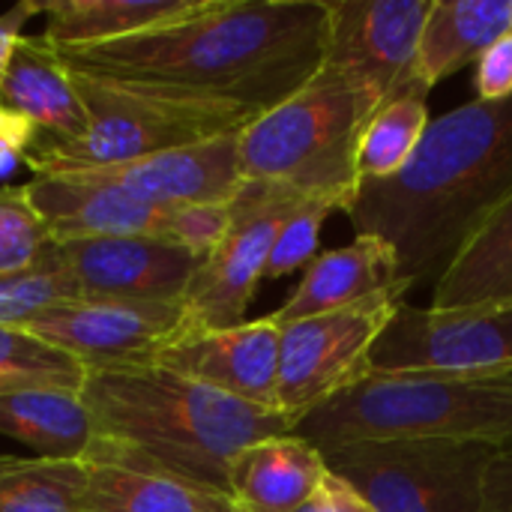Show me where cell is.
Masks as SVG:
<instances>
[{"mask_svg": "<svg viewBox=\"0 0 512 512\" xmlns=\"http://www.w3.org/2000/svg\"><path fill=\"white\" fill-rule=\"evenodd\" d=\"M33 15H42V0H21L0 15V84H3V75L9 69L12 51H15L18 39L24 36V24Z\"/></svg>", "mask_w": 512, "mask_h": 512, "instance_id": "d6a6232c", "label": "cell"}, {"mask_svg": "<svg viewBox=\"0 0 512 512\" xmlns=\"http://www.w3.org/2000/svg\"><path fill=\"white\" fill-rule=\"evenodd\" d=\"M81 396L96 441L87 462L171 474L228 492L231 459L297 426L159 363L87 369Z\"/></svg>", "mask_w": 512, "mask_h": 512, "instance_id": "3957f363", "label": "cell"}, {"mask_svg": "<svg viewBox=\"0 0 512 512\" xmlns=\"http://www.w3.org/2000/svg\"><path fill=\"white\" fill-rule=\"evenodd\" d=\"M0 105L27 117L39 141H72L87 129L75 72L45 36H21L0 84Z\"/></svg>", "mask_w": 512, "mask_h": 512, "instance_id": "ac0fdd59", "label": "cell"}, {"mask_svg": "<svg viewBox=\"0 0 512 512\" xmlns=\"http://www.w3.org/2000/svg\"><path fill=\"white\" fill-rule=\"evenodd\" d=\"M486 512H512V453H498L489 465Z\"/></svg>", "mask_w": 512, "mask_h": 512, "instance_id": "836d02e7", "label": "cell"}, {"mask_svg": "<svg viewBox=\"0 0 512 512\" xmlns=\"http://www.w3.org/2000/svg\"><path fill=\"white\" fill-rule=\"evenodd\" d=\"M327 489H330V498H333V510L336 512H372V507L348 486L342 483L339 477H327Z\"/></svg>", "mask_w": 512, "mask_h": 512, "instance_id": "e575fe53", "label": "cell"}, {"mask_svg": "<svg viewBox=\"0 0 512 512\" xmlns=\"http://www.w3.org/2000/svg\"><path fill=\"white\" fill-rule=\"evenodd\" d=\"M81 297L177 303L201 258L156 237H93L54 243Z\"/></svg>", "mask_w": 512, "mask_h": 512, "instance_id": "5bb4252c", "label": "cell"}, {"mask_svg": "<svg viewBox=\"0 0 512 512\" xmlns=\"http://www.w3.org/2000/svg\"><path fill=\"white\" fill-rule=\"evenodd\" d=\"M0 435L42 459H87L96 426L81 390L0 387Z\"/></svg>", "mask_w": 512, "mask_h": 512, "instance_id": "ffe728a7", "label": "cell"}, {"mask_svg": "<svg viewBox=\"0 0 512 512\" xmlns=\"http://www.w3.org/2000/svg\"><path fill=\"white\" fill-rule=\"evenodd\" d=\"M24 192L54 243L93 237H156L168 243L171 207H150L90 174H48Z\"/></svg>", "mask_w": 512, "mask_h": 512, "instance_id": "2e32d148", "label": "cell"}, {"mask_svg": "<svg viewBox=\"0 0 512 512\" xmlns=\"http://www.w3.org/2000/svg\"><path fill=\"white\" fill-rule=\"evenodd\" d=\"M87 366L24 327L0 324V387L81 390Z\"/></svg>", "mask_w": 512, "mask_h": 512, "instance_id": "4316f807", "label": "cell"}, {"mask_svg": "<svg viewBox=\"0 0 512 512\" xmlns=\"http://www.w3.org/2000/svg\"><path fill=\"white\" fill-rule=\"evenodd\" d=\"M324 66L363 84L381 105L429 99L420 81V42L432 0H327Z\"/></svg>", "mask_w": 512, "mask_h": 512, "instance_id": "30bf717a", "label": "cell"}, {"mask_svg": "<svg viewBox=\"0 0 512 512\" xmlns=\"http://www.w3.org/2000/svg\"><path fill=\"white\" fill-rule=\"evenodd\" d=\"M129 198L150 207H186V204H228L243 186L237 132L219 135L201 144L165 150L138 162L81 171Z\"/></svg>", "mask_w": 512, "mask_h": 512, "instance_id": "9a60e30c", "label": "cell"}, {"mask_svg": "<svg viewBox=\"0 0 512 512\" xmlns=\"http://www.w3.org/2000/svg\"><path fill=\"white\" fill-rule=\"evenodd\" d=\"M381 102L354 78L321 66L294 96L237 132L243 180L282 183L348 213L360 192V141Z\"/></svg>", "mask_w": 512, "mask_h": 512, "instance_id": "5b68a950", "label": "cell"}, {"mask_svg": "<svg viewBox=\"0 0 512 512\" xmlns=\"http://www.w3.org/2000/svg\"><path fill=\"white\" fill-rule=\"evenodd\" d=\"M432 123L426 99H396L375 111L360 141V177L387 180L399 174L417 153Z\"/></svg>", "mask_w": 512, "mask_h": 512, "instance_id": "484cf974", "label": "cell"}, {"mask_svg": "<svg viewBox=\"0 0 512 512\" xmlns=\"http://www.w3.org/2000/svg\"><path fill=\"white\" fill-rule=\"evenodd\" d=\"M330 213H336V207L327 204V201H318V198L303 201L288 216V222L282 225V231L276 237V246L270 252L264 279H282L288 273L306 270L318 258L321 231H324V222L330 219Z\"/></svg>", "mask_w": 512, "mask_h": 512, "instance_id": "f546056e", "label": "cell"}, {"mask_svg": "<svg viewBox=\"0 0 512 512\" xmlns=\"http://www.w3.org/2000/svg\"><path fill=\"white\" fill-rule=\"evenodd\" d=\"M36 141H39L36 126L18 111L0 105V180H9L12 171L21 162H27Z\"/></svg>", "mask_w": 512, "mask_h": 512, "instance_id": "1f68e13d", "label": "cell"}, {"mask_svg": "<svg viewBox=\"0 0 512 512\" xmlns=\"http://www.w3.org/2000/svg\"><path fill=\"white\" fill-rule=\"evenodd\" d=\"M512 303V195H507L459 246L435 279L432 306L438 312Z\"/></svg>", "mask_w": 512, "mask_h": 512, "instance_id": "44dd1931", "label": "cell"}, {"mask_svg": "<svg viewBox=\"0 0 512 512\" xmlns=\"http://www.w3.org/2000/svg\"><path fill=\"white\" fill-rule=\"evenodd\" d=\"M327 39V0H210L171 27L60 54L78 75L264 114L321 72Z\"/></svg>", "mask_w": 512, "mask_h": 512, "instance_id": "6da1fadb", "label": "cell"}, {"mask_svg": "<svg viewBox=\"0 0 512 512\" xmlns=\"http://www.w3.org/2000/svg\"><path fill=\"white\" fill-rule=\"evenodd\" d=\"M498 450L471 441H363L324 453L372 512H486Z\"/></svg>", "mask_w": 512, "mask_h": 512, "instance_id": "52a82bcc", "label": "cell"}, {"mask_svg": "<svg viewBox=\"0 0 512 512\" xmlns=\"http://www.w3.org/2000/svg\"><path fill=\"white\" fill-rule=\"evenodd\" d=\"M294 432L321 453L363 441H471L512 453V372H369Z\"/></svg>", "mask_w": 512, "mask_h": 512, "instance_id": "277c9868", "label": "cell"}, {"mask_svg": "<svg viewBox=\"0 0 512 512\" xmlns=\"http://www.w3.org/2000/svg\"><path fill=\"white\" fill-rule=\"evenodd\" d=\"M279 345L282 324L270 312L225 330L180 333L156 354L153 363L246 405L279 411Z\"/></svg>", "mask_w": 512, "mask_h": 512, "instance_id": "4fadbf2b", "label": "cell"}, {"mask_svg": "<svg viewBox=\"0 0 512 512\" xmlns=\"http://www.w3.org/2000/svg\"><path fill=\"white\" fill-rule=\"evenodd\" d=\"M75 81L87 108V129L72 141H36L24 162L33 177L138 162L165 150L240 132L258 117L240 105L123 87L78 72Z\"/></svg>", "mask_w": 512, "mask_h": 512, "instance_id": "8992f818", "label": "cell"}, {"mask_svg": "<svg viewBox=\"0 0 512 512\" xmlns=\"http://www.w3.org/2000/svg\"><path fill=\"white\" fill-rule=\"evenodd\" d=\"M330 477V474H327ZM294 512H336L333 510V498H330V489H327V483H324V489L312 498V501H306L300 510Z\"/></svg>", "mask_w": 512, "mask_h": 512, "instance_id": "d590c367", "label": "cell"}, {"mask_svg": "<svg viewBox=\"0 0 512 512\" xmlns=\"http://www.w3.org/2000/svg\"><path fill=\"white\" fill-rule=\"evenodd\" d=\"M51 246L54 240L24 186H0V276L36 267Z\"/></svg>", "mask_w": 512, "mask_h": 512, "instance_id": "f1b7e54d", "label": "cell"}, {"mask_svg": "<svg viewBox=\"0 0 512 512\" xmlns=\"http://www.w3.org/2000/svg\"><path fill=\"white\" fill-rule=\"evenodd\" d=\"M411 288L414 285L402 276L396 249L381 237L357 234L348 246L318 252V258L303 270L300 285L273 312V318L279 324H294L384 297L405 300Z\"/></svg>", "mask_w": 512, "mask_h": 512, "instance_id": "e0dca14e", "label": "cell"}, {"mask_svg": "<svg viewBox=\"0 0 512 512\" xmlns=\"http://www.w3.org/2000/svg\"><path fill=\"white\" fill-rule=\"evenodd\" d=\"M306 195L267 180H243L231 198V222L216 249L198 264L183 294V333L225 330L246 321V309L267 276V261L288 216Z\"/></svg>", "mask_w": 512, "mask_h": 512, "instance_id": "ba28073f", "label": "cell"}, {"mask_svg": "<svg viewBox=\"0 0 512 512\" xmlns=\"http://www.w3.org/2000/svg\"><path fill=\"white\" fill-rule=\"evenodd\" d=\"M372 372L510 375L512 303L456 312L402 303L372 354Z\"/></svg>", "mask_w": 512, "mask_h": 512, "instance_id": "8fae6325", "label": "cell"}, {"mask_svg": "<svg viewBox=\"0 0 512 512\" xmlns=\"http://www.w3.org/2000/svg\"><path fill=\"white\" fill-rule=\"evenodd\" d=\"M402 303L399 297H384L282 324L279 414L297 426L312 411L369 378L372 354Z\"/></svg>", "mask_w": 512, "mask_h": 512, "instance_id": "9c48e42d", "label": "cell"}, {"mask_svg": "<svg viewBox=\"0 0 512 512\" xmlns=\"http://www.w3.org/2000/svg\"><path fill=\"white\" fill-rule=\"evenodd\" d=\"M81 291L60 261L57 249L51 252L30 270L0 276V324L3 327H21L42 309H51L66 300H78Z\"/></svg>", "mask_w": 512, "mask_h": 512, "instance_id": "83f0119b", "label": "cell"}, {"mask_svg": "<svg viewBox=\"0 0 512 512\" xmlns=\"http://www.w3.org/2000/svg\"><path fill=\"white\" fill-rule=\"evenodd\" d=\"M474 90L483 102H501L512 96V33L498 39L477 63Z\"/></svg>", "mask_w": 512, "mask_h": 512, "instance_id": "4dcf8cb0", "label": "cell"}, {"mask_svg": "<svg viewBox=\"0 0 512 512\" xmlns=\"http://www.w3.org/2000/svg\"><path fill=\"white\" fill-rule=\"evenodd\" d=\"M512 195V96L474 99L432 117L411 162L387 180H363L345 213L399 255L402 276H441L471 231Z\"/></svg>", "mask_w": 512, "mask_h": 512, "instance_id": "7a4b0ae2", "label": "cell"}, {"mask_svg": "<svg viewBox=\"0 0 512 512\" xmlns=\"http://www.w3.org/2000/svg\"><path fill=\"white\" fill-rule=\"evenodd\" d=\"M510 33L512 0H432L420 42V81L432 90Z\"/></svg>", "mask_w": 512, "mask_h": 512, "instance_id": "603a6c76", "label": "cell"}, {"mask_svg": "<svg viewBox=\"0 0 512 512\" xmlns=\"http://www.w3.org/2000/svg\"><path fill=\"white\" fill-rule=\"evenodd\" d=\"M324 453L297 432L243 447L228 468V492L243 512H294L327 483Z\"/></svg>", "mask_w": 512, "mask_h": 512, "instance_id": "d6986e66", "label": "cell"}, {"mask_svg": "<svg viewBox=\"0 0 512 512\" xmlns=\"http://www.w3.org/2000/svg\"><path fill=\"white\" fill-rule=\"evenodd\" d=\"M87 459L0 456V512H87Z\"/></svg>", "mask_w": 512, "mask_h": 512, "instance_id": "d4e9b609", "label": "cell"}, {"mask_svg": "<svg viewBox=\"0 0 512 512\" xmlns=\"http://www.w3.org/2000/svg\"><path fill=\"white\" fill-rule=\"evenodd\" d=\"M24 330L66 351L87 369L153 363L183 333V303H138L78 297L42 309Z\"/></svg>", "mask_w": 512, "mask_h": 512, "instance_id": "7c38bea8", "label": "cell"}, {"mask_svg": "<svg viewBox=\"0 0 512 512\" xmlns=\"http://www.w3.org/2000/svg\"><path fill=\"white\" fill-rule=\"evenodd\" d=\"M87 512H243L231 492L171 474L90 462Z\"/></svg>", "mask_w": 512, "mask_h": 512, "instance_id": "cb8c5ba5", "label": "cell"}, {"mask_svg": "<svg viewBox=\"0 0 512 512\" xmlns=\"http://www.w3.org/2000/svg\"><path fill=\"white\" fill-rule=\"evenodd\" d=\"M210 0H42L45 36L57 48H90L144 36L198 15Z\"/></svg>", "mask_w": 512, "mask_h": 512, "instance_id": "7402d4cb", "label": "cell"}]
</instances>
